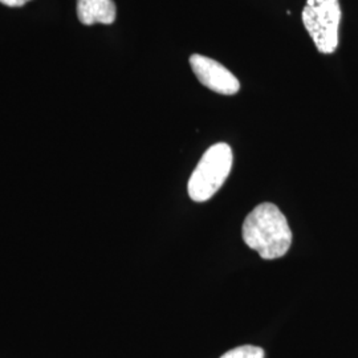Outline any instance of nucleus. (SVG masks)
Segmentation results:
<instances>
[{
	"instance_id": "obj_1",
	"label": "nucleus",
	"mask_w": 358,
	"mask_h": 358,
	"mask_svg": "<svg viewBox=\"0 0 358 358\" xmlns=\"http://www.w3.org/2000/svg\"><path fill=\"white\" fill-rule=\"evenodd\" d=\"M243 241L263 259L273 260L288 252L292 232L279 207L266 202L256 206L245 217Z\"/></svg>"
},
{
	"instance_id": "obj_2",
	"label": "nucleus",
	"mask_w": 358,
	"mask_h": 358,
	"mask_svg": "<svg viewBox=\"0 0 358 358\" xmlns=\"http://www.w3.org/2000/svg\"><path fill=\"white\" fill-rule=\"evenodd\" d=\"M230 145L219 142L208 148L192 171L187 185L189 195L195 202H206L223 186L232 167Z\"/></svg>"
},
{
	"instance_id": "obj_3",
	"label": "nucleus",
	"mask_w": 358,
	"mask_h": 358,
	"mask_svg": "<svg viewBox=\"0 0 358 358\" xmlns=\"http://www.w3.org/2000/svg\"><path fill=\"white\" fill-rule=\"evenodd\" d=\"M341 7L338 0H307L303 23L316 48L325 55L337 50Z\"/></svg>"
},
{
	"instance_id": "obj_4",
	"label": "nucleus",
	"mask_w": 358,
	"mask_h": 358,
	"mask_svg": "<svg viewBox=\"0 0 358 358\" xmlns=\"http://www.w3.org/2000/svg\"><path fill=\"white\" fill-rule=\"evenodd\" d=\"M190 65L199 83L208 90L226 96L235 94L241 90L239 80L235 75L214 59H210L203 55H192L190 57Z\"/></svg>"
},
{
	"instance_id": "obj_5",
	"label": "nucleus",
	"mask_w": 358,
	"mask_h": 358,
	"mask_svg": "<svg viewBox=\"0 0 358 358\" xmlns=\"http://www.w3.org/2000/svg\"><path fill=\"white\" fill-rule=\"evenodd\" d=\"M77 16L85 26L115 23L117 10L113 0H77Z\"/></svg>"
},
{
	"instance_id": "obj_6",
	"label": "nucleus",
	"mask_w": 358,
	"mask_h": 358,
	"mask_svg": "<svg viewBox=\"0 0 358 358\" xmlns=\"http://www.w3.org/2000/svg\"><path fill=\"white\" fill-rule=\"evenodd\" d=\"M220 358H264V350L259 346H239L224 353Z\"/></svg>"
},
{
	"instance_id": "obj_7",
	"label": "nucleus",
	"mask_w": 358,
	"mask_h": 358,
	"mask_svg": "<svg viewBox=\"0 0 358 358\" xmlns=\"http://www.w3.org/2000/svg\"><path fill=\"white\" fill-rule=\"evenodd\" d=\"M28 1H31V0H0L1 4L8 6V7H22Z\"/></svg>"
}]
</instances>
